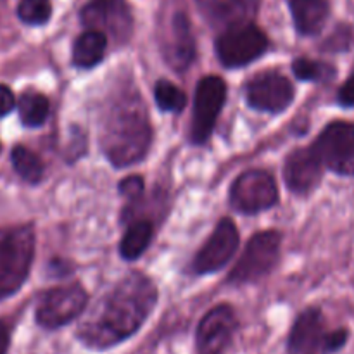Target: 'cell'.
<instances>
[{"label":"cell","mask_w":354,"mask_h":354,"mask_svg":"<svg viewBox=\"0 0 354 354\" xmlns=\"http://www.w3.org/2000/svg\"><path fill=\"white\" fill-rule=\"evenodd\" d=\"M237 320L228 304H220L204 315L197 327V351L199 354H221L234 337Z\"/></svg>","instance_id":"cell-13"},{"label":"cell","mask_w":354,"mask_h":354,"mask_svg":"<svg viewBox=\"0 0 354 354\" xmlns=\"http://www.w3.org/2000/svg\"><path fill=\"white\" fill-rule=\"evenodd\" d=\"M151 140L152 128L138 92L121 95L104 116L100 128L104 154L116 168H124L145 158Z\"/></svg>","instance_id":"cell-2"},{"label":"cell","mask_w":354,"mask_h":354,"mask_svg":"<svg viewBox=\"0 0 354 354\" xmlns=\"http://www.w3.org/2000/svg\"><path fill=\"white\" fill-rule=\"evenodd\" d=\"M249 106L266 113H282L292 104L294 86L279 71H265L256 75L245 86Z\"/></svg>","instance_id":"cell-11"},{"label":"cell","mask_w":354,"mask_h":354,"mask_svg":"<svg viewBox=\"0 0 354 354\" xmlns=\"http://www.w3.org/2000/svg\"><path fill=\"white\" fill-rule=\"evenodd\" d=\"M349 339V332L346 328H337L334 332H328L324 337V344H322V354H332L341 351L346 346Z\"/></svg>","instance_id":"cell-27"},{"label":"cell","mask_w":354,"mask_h":354,"mask_svg":"<svg viewBox=\"0 0 354 354\" xmlns=\"http://www.w3.org/2000/svg\"><path fill=\"white\" fill-rule=\"evenodd\" d=\"M52 6L48 0H21L17 6V17L23 23L38 26L50 19Z\"/></svg>","instance_id":"cell-24"},{"label":"cell","mask_w":354,"mask_h":354,"mask_svg":"<svg viewBox=\"0 0 354 354\" xmlns=\"http://www.w3.org/2000/svg\"><path fill=\"white\" fill-rule=\"evenodd\" d=\"M88 296L80 286L57 287L41 296L37 306V324L47 330H55L71 324L85 310Z\"/></svg>","instance_id":"cell-7"},{"label":"cell","mask_w":354,"mask_h":354,"mask_svg":"<svg viewBox=\"0 0 354 354\" xmlns=\"http://www.w3.org/2000/svg\"><path fill=\"white\" fill-rule=\"evenodd\" d=\"M294 75L303 82H320V80L328 78L334 73V69L324 62L310 61V59H297L292 64Z\"/></svg>","instance_id":"cell-25"},{"label":"cell","mask_w":354,"mask_h":354,"mask_svg":"<svg viewBox=\"0 0 354 354\" xmlns=\"http://www.w3.org/2000/svg\"><path fill=\"white\" fill-rule=\"evenodd\" d=\"M282 235L275 230L259 232L249 241L241 259L232 270L228 282L251 283L272 272L280 254Z\"/></svg>","instance_id":"cell-4"},{"label":"cell","mask_w":354,"mask_h":354,"mask_svg":"<svg viewBox=\"0 0 354 354\" xmlns=\"http://www.w3.org/2000/svg\"><path fill=\"white\" fill-rule=\"evenodd\" d=\"M152 241V225L149 221L140 220L135 221L128 227L127 234L121 239L120 252L124 259L131 261L144 254Z\"/></svg>","instance_id":"cell-20"},{"label":"cell","mask_w":354,"mask_h":354,"mask_svg":"<svg viewBox=\"0 0 354 354\" xmlns=\"http://www.w3.org/2000/svg\"><path fill=\"white\" fill-rule=\"evenodd\" d=\"M239 245V232L237 227L232 220L225 218L216 225L211 237L207 239L206 244L203 245L194 259V272L201 273H213L223 268L232 256L235 254Z\"/></svg>","instance_id":"cell-12"},{"label":"cell","mask_w":354,"mask_h":354,"mask_svg":"<svg viewBox=\"0 0 354 354\" xmlns=\"http://www.w3.org/2000/svg\"><path fill=\"white\" fill-rule=\"evenodd\" d=\"M154 97L159 109L168 111V113H180L187 106V95L183 93V90L166 80L156 83Z\"/></svg>","instance_id":"cell-23"},{"label":"cell","mask_w":354,"mask_h":354,"mask_svg":"<svg viewBox=\"0 0 354 354\" xmlns=\"http://www.w3.org/2000/svg\"><path fill=\"white\" fill-rule=\"evenodd\" d=\"M162 54L175 71H183L194 61L196 41L185 12H175L169 21V28L162 44Z\"/></svg>","instance_id":"cell-16"},{"label":"cell","mask_w":354,"mask_h":354,"mask_svg":"<svg viewBox=\"0 0 354 354\" xmlns=\"http://www.w3.org/2000/svg\"><path fill=\"white\" fill-rule=\"evenodd\" d=\"M9 344H10V335H9V328L3 322H0V354H7L9 351Z\"/></svg>","instance_id":"cell-31"},{"label":"cell","mask_w":354,"mask_h":354,"mask_svg":"<svg viewBox=\"0 0 354 354\" xmlns=\"http://www.w3.org/2000/svg\"><path fill=\"white\" fill-rule=\"evenodd\" d=\"M227 99V85L220 76H204L199 82L194 99L190 138L196 144H204L213 133L218 114Z\"/></svg>","instance_id":"cell-9"},{"label":"cell","mask_w":354,"mask_h":354,"mask_svg":"<svg viewBox=\"0 0 354 354\" xmlns=\"http://www.w3.org/2000/svg\"><path fill=\"white\" fill-rule=\"evenodd\" d=\"M107 48V37L102 31L88 30L80 35L73 47V62L78 68H93L102 61Z\"/></svg>","instance_id":"cell-19"},{"label":"cell","mask_w":354,"mask_h":354,"mask_svg":"<svg viewBox=\"0 0 354 354\" xmlns=\"http://www.w3.org/2000/svg\"><path fill=\"white\" fill-rule=\"evenodd\" d=\"M0 152H2V144H0Z\"/></svg>","instance_id":"cell-32"},{"label":"cell","mask_w":354,"mask_h":354,"mask_svg":"<svg viewBox=\"0 0 354 354\" xmlns=\"http://www.w3.org/2000/svg\"><path fill=\"white\" fill-rule=\"evenodd\" d=\"M48 99L41 93L28 92L23 93L17 102V111H19V118L23 121L24 127L37 128L45 123L48 116Z\"/></svg>","instance_id":"cell-21"},{"label":"cell","mask_w":354,"mask_h":354,"mask_svg":"<svg viewBox=\"0 0 354 354\" xmlns=\"http://www.w3.org/2000/svg\"><path fill=\"white\" fill-rule=\"evenodd\" d=\"M82 21L88 30L116 41H127L133 31V16L124 0H90L82 9Z\"/></svg>","instance_id":"cell-10"},{"label":"cell","mask_w":354,"mask_h":354,"mask_svg":"<svg viewBox=\"0 0 354 354\" xmlns=\"http://www.w3.org/2000/svg\"><path fill=\"white\" fill-rule=\"evenodd\" d=\"M199 12L216 30L249 24L258 12L259 0H197Z\"/></svg>","instance_id":"cell-14"},{"label":"cell","mask_w":354,"mask_h":354,"mask_svg":"<svg viewBox=\"0 0 354 354\" xmlns=\"http://www.w3.org/2000/svg\"><path fill=\"white\" fill-rule=\"evenodd\" d=\"M158 301V290L144 273L131 272L83 320L78 339L90 349L104 351L140 330Z\"/></svg>","instance_id":"cell-1"},{"label":"cell","mask_w":354,"mask_h":354,"mask_svg":"<svg viewBox=\"0 0 354 354\" xmlns=\"http://www.w3.org/2000/svg\"><path fill=\"white\" fill-rule=\"evenodd\" d=\"M16 107V97L12 90L6 85H0V118L7 116Z\"/></svg>","instance_id":"cell-30"},{"label":"cell","mask_w":354,"mask_h":354,"mask_svg":"<svg viewBox=\"0 0 354 354\" xmlns=\"http://www.w3.org/2000/svg\"><path fill=\"white\" fill-rule=\"evenodd\" d=\"M279 201V189L265 169H249L234 182L230 190V203L241 213L254 214L273 207Z\"/></svg>","instance_id":"cell-8"},{"label":"cell","mask_w":354,"mask_h":354,"mask_svg":"<svg viewBox=\"0 0 354 354\" xmlns=\"http://www.w3.org/2000/svg\"><path fill=\"white\" fill-rule=\"evenodd\" d=\"M289 6L297 31L306 37L320 33L330 12L328 0H289Z\"/></svg>","instance_id":"cell-18"},{"label":"cell","mask_w":354,"mask_h":354,"mask_svg":"<svg viewBox=\"0 0 354 354\" xmlns=\"http://www.w3.org/2000/svg\"><path fill=\"white\" fill-rule=\"evenodd\" d=\"M10 159H12V166L16 173L24 182L38 183L44 178V162L40 161V158L35 152H31L24 145H16L12 149Z\"/></svg>","instance_id":"cell-22"},{"label":"cell","mask_w":354,"mask_h":354,"mask_svg":"<svg viewBox=\"0 0 354 354\" xmlns=\"http://www.w3.org/2000/svg\"><path fill=\"white\" fill-rule=\"evenodd\" d=\"M313 151L324 168L339 175H354V124L334 121L325 127L313 144Z\"/></svg>","instance_id":"cell-6"},{"label":"cell","mask_w":354,"mask_h":354,"mask_svg":"<svg viewBox=\"0 0 354 354\" xmlns=\"http://www.w3.org/2000/svg\"><path fill=\"white\" fill-rule=\"evenodd\" d=\"M35 232L30 225L0 228V301L14 296L30 275Z\"/></svg>","instance_id":"cell-3"},{"label":"cell","mask_w":354,"mask_h":354,"mask_svg":"<svg viewBox=\"0 0 354 354\" xmlns=\"http://www.w3.org/2000/svg\"><path fill=\"white\" fill-rule=\"evenodd\" d=\"M322 171H324V165L317 152L313 151V147H306L296 149L287 158L283 176H286L287 187L292 192L306 196L320 183Z\"/></svg>","instance_id":"cell-15"},{"label":"cell","mask_w":354,"mask_h":354,"mask_svg":"<svg viewBox=\"0 0 354 354\" xmlns=\"http://www.w3.org/2000/svg\"><path fill=\"white\" fill-rule=\"evenodd\" d=\"M325 48L334 52H348L354 48V26H351V24L339 26L327 40Z\"/></svg>","instance_id":"cell-26"},{"label":"cell","mask_w":354,"mask_h":354,"mask_svg":"<svg viewBox=\"0 0 354 354\" xmlns=\"http://www.w3.org/2000/svg\"><path fill=\"white\" fill-rule=\"evenodd\" d=\"M266 48H268V38L251 23L221 31L216 40L218 59L227 68H242L261 57Z\"/></svg>","instance_id":"cell-5"},{"label":"cell","mask_w":354,"mask_h":354,"mask_svg":"<svg viewBox=\"0 0 354 354\" xmlns=\"http://www.w3.org/2000/svg\"><path fill=\"white\" fill-rule=\"evenodd\" d=\"M324 317L318 308H310L303 311L294 324L289 334L290 354H322V344H324Z\"/></svg>","instance_id":"cell-17"},{"label":"cell","mask_w":354,"mask_h":354,"mask_svg":"<svg viewBox=\"0 0 354 354\" xmlns=\"http://www.w3.org/2000/svg\"><path fill=\"white\" fill-rule=\"evenodd\" d=\"M337 100L342 107H354V73L346 80L344 85L339 88Z\"/></svg>","instance_id":"cell-29"},{"label":"cell","mask_w":354,"mask_h":354,"mask_svg":"<svg viewBox=\"0 0 354 354\" xmlns=\"http://www.w3.org/2000/svg\"><path fill=\"white\" fill-rule=\"evenodd\" d=\"M142 190H144V180L140 176H128V178H124L120 183L121 196L128 197V199H137V197H140Z\"/></svg>","instance_id":"cell-28"}]
</instances>
